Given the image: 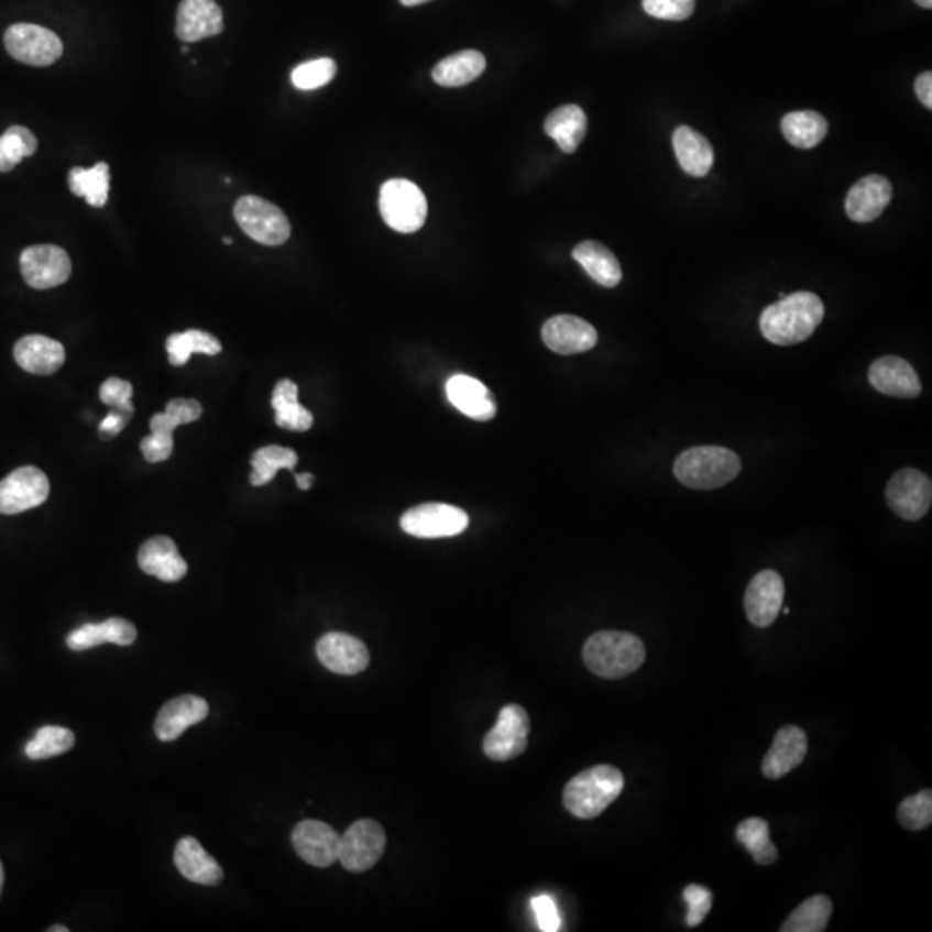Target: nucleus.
<instances>
[{"label":"nucleus","mask_w":932,"mask_h":932,"mask_svg":"<svg viewBox=\"0 0 932 932\" xmlns=\"http://www.w3.org/2000/svg\"><path fill=\"white\" fill-rule=\"evenodd\" d=\"M99 396L100 401L111 409L129 413V415L135 413V408L132 405L133 387L130 382L112 376V379H108L105 384L100 385Z\"/></svg>","instance_id":"obj_44"},{"label":"nucleus","mask_w":932,"mask_h":932,"mask_svg":"<svg viewBox=\"0 0 932 932\" xmlns=\"http://www.w3.org/2000/svg\"><path fill=\"white\" fill-rule=\"evenodd\" d=\"M572 256L601 287L613 288L621 284V263L606 245L594 241L581 242L573 249Z\"/></svg>","instance_id":"obj_30"},{"label":"nucleus","mask_w":932,"mask_h":932,"mask_svg":"<svg viewBox=\"0 0 932 932\" xmlns=\"http://www.w3.org/2000/svg\"><path fill=\"white\" fill-rule=\"evenodd\" d=\"M624 786V774L612 765L588 768L564 786V809L577 819H596L621 797Z\"/></svg>","instance_id":"obj_3"},{"label":"nucleus","mask_w":932,"mask_h":932,"mask_svg":"<svg viewBox=\"0 0 932 932\" xmlns=\"http://www.w3.org/2000/svg\"><path fill=\"white\" fill-rule=\"evenodd\" d=\"M382 220L399 233H415L427 221L428 205L420 187L405 178H393L381 187Z\"/></svg>","instance_id":"obj_5"},{"label":"nucleus","mask_w":932,"mask_h":932,"mask_svg":"<svg viewBox=\"0 0 932 932\" xmlns=\"http://www.w3.org/2000/svg\"><path fill=\"white\" fill-rule=\"evenodd\" d=\"M21 273L36 290L59 287L72 276V260L65 249L42 244L24 249L20 256Z\"/></svg>","instance_id":"obj_13"},{"label":"nucleus","mask_w":932,"mask_h":932,"mask_svg":"<svg viewBox=\"0 0 932 932\" xmlns=\"http://www.w3.org/2000/svg\"><path fill=\"white\" fill-rule=\"evenodd\" d=\"M223 12L215 0H182L176 12V35L184 42H199L223 32Z\"/></svg>","instance_id":"obj_19"},{"label":"nucleus","mask_w":932,"mask_h":932,"mask_svg":"<svg viewBox=\"0 0 932 932\" xmlns=\"http://www.w3.org/2000/svg\"><path fill=\"white\" fill-rule=\"evenodd\" d=\"M585 667L603 679H622L636 672L646 660L645 643L634 634L601 631L585 640Z\"/></svg>","instance_id":"obj_2"},{"label":"nucleus","mask_w":932,"mask_h":932,"mask_svg":"<svg viewBox=\"0 0 932 932\" xmlns=\"http://www.w3.org/2000/svg\"><path fill=\"white\" fill-rule=\"evenodd\" d=\"M175 865L190 882L217 886L223 880V868L200 846L196 837H182L175 848Z\"/></svg>","instance_id":"obj_26"},{"label":"nucleus","mask_w":932,"mask_h":932,"mask_svg":"<svg viewBox=\"0 0 932 932\" xmlns=\"http://www.w3.org/2000/svg\"><path fill=\"white\" fill-rule=\"evenodd\" d=\"M780 127L786 141L798 149L815 147L829 132L827 120L815 111L789 112L782 118Z\"/></svg>","instance_id":"obj_33"},{"label":"nucleus","mask_w":932,"mask_h":932,"mask_svg":"<svg viewBox=\"0 0 932 932\" xmlns=\"http://www.w3.org/2000/svg\"><path fill=\"white\" fill-rule=\"evenodd\" d=\"M741 472V458L731 449L700 446L680 452L673 475L680 484L698 491H712L733 482Z\"/></svg>","instance_id":"obj_4"},{"label":"nucleus","mask_w":932,"mask_h":932,"mask_svg":"<svg viewBox=\"0 0 932 932\" xmlns=\"http://www.w3.org/2000/svg\"><path fill=\"white\" fill-rule=\"evenodd\" d=\"M399 2L406 6V8H415V6L425 4V2H430V0H399Z\"/></svg>","instance_id":"obj_52"},{"label":"nucleus","mask_w":932,"mask_h":932,"mask_svg":"<svg viewBox=\"0 0 932 932\" xmlns=\"http://www.w3.org/2000/svg\"><path fill=\"white\" fill-rule=\"evenodd\" d=\"M530 719L520 704H506L497 715L496 725L484 739V753L491 760L508 761L527 749Z\"/></svg>","instance_id":"obj_10"},{"label":"nucleus","mask_w":932,"mask_h":932,"mask_svg":"<svg viewBox=\"0 0 932 932\" xmlns=\"http://www.w3.org/2000/svg\"><path fill=\"white\" fill-rule=\"evenodd\" d=\"M2 889H4V865L0 862V895H2Z\"/></svg>","instance_id":"obj_53"},{"label":"nucleus","mask_w":932,"mask_h":932,"mask_svg":"<svg viewBox=\"0 0 932 932\" xmlns=\"http://www.w3.org/2000/svg\"><path fill=\"white\" fill-rule=\"evenodd\" d=\"M449 403L464 417L487 421L496 417V401L493 393L469 375H454L446 384Z\"/></svg>","instance_id":"obj_23"},{"label":"nucleus","mask_w":932,"mask_h":932,"mask_svg":"<svg viewBox=\"0 0 932 932\" xmlns=\"http://www.w3.org/2000/svg\"><path fill=\"white\" fill-rule=\"evenodd\" d=\"M223 244L224 245H232V239H229V237H223Z\"/></svg>","instance_id":"obj_56"},{"label":"nucleus","mask_w":932,"mask_h":932,"mask_svg":"<svg viewBox=\"0 0 932 932\" xmlns=\"http://www.w3.org/2000/svg\"><path fill=\"white\" fill-rule=\"evenodd\" d=\"M51 493L47 475L36 467H21L0 481V513L18 515L44 505Z\"/></svg>","instance_id":"obj_12"},{"label":"nucleus","mask_w":932,"mask_h":932,"mask_svg":"<svg viewBox=\"0 0 932 932\" xmlns=\"http://www.w3.org/2000/svg\"><path fill=\"white\" fill-rule=\"evenodd\" d=\"M915 2H917V4L921 6V8H924V9H931L932 8V0H915Z\"/></svg>","instance_id":"obj_55"},{"label":"nucleus","mask_w":932,"mask_h":932,"mask_svg":"<svg viewBox=\"0 0 932 932\" xmlns=\"http://www.w3.org/2000/svg\"><path fill=\"white\" fill-rule=\"evenodd\" d=\"M809 752V739L803 728L786 725L774 737L772 746L765 755L761 770L767 779H780L803 764Z\"/></svg>","instance_id":"obj_20"},{"label":"nucleus","mask_w":932,"mask_h":932,"mask_svg":"<svg viewBox=\"0 0 932 932\" xmlns=\"http://www.w3.org/2000/svg\"><path fill=\"white\" fill-rule=\"evenodd\" d=\"M469 524L467 512L445 503L415 506L401 516V528L409 536L420 539L460 536L469 528Z\"/></svg>","instance_id":"obj_8"},{"label":"nucleus","mask_w":932,"mask_h":932,"mask_svg":"<svg viewBox=\"0 0 932 932\" xmlns=\"http://www.w3.org/2000/svg\"><path fill=\"white\" fill-rule=\"evenodd\" d=\"M833 915V901L825 895H815L804 900L782 924V932H822L827 929Z\"/></svg>","instance_id":"obj_36"},{"label":"nucleus","mask_w":932,"mask_h":932,"mask_svg":"<svg viewBox=\"0 0 932 932\" xmlns=\"http://www.w3.org/2000/svg\"><path fill=\"white\" fill-rule=\"evenodd\" d=\"M484 54L473 48L452 54L439 61L432 72L434 81L440 87L457 88L476 80L485 72Z\"/></svg>","instance_id":"obj_31"},{"label":"nucleus","mask_w":932,"mask_h":932,"mask_svg":"<svg viewBox=\"0 0 932 932\" xmlns=\"http://www.w3.org/2000/svg\"><path fill=\"white\" fill-rule=\"evenodd\" d=\"M69 929L65 928V925H53V928H48V932H68Z\"/></svg>","instance_id":"obj_54"},{"label":"nucleus","mask_w":932,"mask_h":932,"mask_svg":"<svg viewBox=\"0 0 932 932\" xmlns=\"http://www.w3.org/2000/svg\"><path fill=\"white\" fill-rule=\"evenodd\" d=\"M915 92L919 100L928 109H932V73H922L921 77L917 78Z\"/></svg>","instance_id":"obj_50"},{"label":"nucleus","mask_w":932,"mask_h":932,"mask_svg":"<svg viewBox=\"0 0 932 932\" xmlns=\"http://www.w3.org/2000/svg\"><path fill=\"white\" fill-rule=\"evenodd\" d=\"M868 382L880 394L912 399L922 393L921 379L903 358L882 357L868 369Z\"/></svg>","instance_id":"obj_18"},{"label":"nucleus","mask_w":932,"mask_h":932,"mask_svg":"<svg viewBox=\"0 0 932 932\" xmlns=\"http://www.w3.org/2000/svg\"><path fill=\"white\" fill-rule=\"evenodd\" d=\"M684 900L689 904L686 922H688L689 928H698L712 910V891L709 888H703V886L689 885L684 889Z\"/></svg>","instance_id":"obj_46"},{"label":"nucleus","mask_w":932,"mask_h":932,"mask_svg":"<svg viewBox=\"0 0 932 932\" xmlns=\"http://www.w3.org/2000/svg\"><path fill=\"white\" fill-rule=\"evenodd\" d=\"M208 713L209 704L205 698L184 694L168 701L157 713L156 725H154L157 739L165 743L178 739L190 725L205 721Z\"/></svg>","instance_id":"obj_22"},{"label":"nucleus","mask_w":932,"mask_h":932,"mask_svg":"<svg viewBox=\"0 0 932 932\" xmlns=\"http://www.w3.org/2000/svg\"><path fill=\"white\" fill-rule=\"evenodd\" d=\"M785 581L774 570L753 577L745 593V610L749 622L757 627H770L785 603Z\"/></svg>","instance_id":"obj_15"},{"label":"nucleus","mask_w":932,"mask_h":932,"mask_svg":"<svg viewBox=\"0 0 932 932\" xmlns=\"http://www.w3.org/2000/svg\"><path fill=\"white\" fill-rule=\"evenodd\" d=\"M542 340L557 354L570 357L591 351L597 344L593 325L572 315H557L542 325Z\"/></svg>","instance_id":"obj_17"},{"label":"nucleus","mask_w":932,"mask_h":932,"mask_svg":"<svg viewBox=\"0 0 932 932\" xmlns=\"http://www.w3.org/2000/svg\"><path fill=\"white\" fill-rule=\"evenodd\" d=\"M108 163H97L94 168H73L69 172L68 184L72 193L78 197H85L92 208H105L109 196Z\"/></svg>","instance_id":"obj_34"},{"label":"nucleus","mask_w":932,"mask_h":932,"mask_svg":"<svg viewBox=\"0 0 932 932\" xmlns=\"http://www.w3.org/2000/svg\"><path fill=\"white\" fill-rule=\"evenodd\" d=\"M673 151L680 168L691 176H706L712 169L715 153L706 136L691 127H679L673 132Z\"/></svg>","instance_id":"obj_28"},{"label":"nucleus","mask_w":932,"mask_h":932,"mask_svg":"<svg viewBox=\"0 0 932 932\" xmlns=\"http://www.w3.org/2000/svg\"><path fill=\"white\" fill-rule=\"evenodd\" d=\"M898 821L909 831H922L932 822V791L917 792L913 797L904 798L898 807Z\"/></svg>","instance_id":"obj_43"},{"label":"nucleus","mask_w":932,"mask_h":932,"mask_svg":"<svg viewBox=\"0 0 932 932\" xmlns=\"http://www.w3.org/2000/svg\"><path fill=\"white\" fill-rule=\"evenodd\" d=\"M136 628L132 622L124 618H108L100 624H85L73 631L66 639L72 651H87L96 646L112 643L118 646H130L135 643Z\"/></svg>","instance_id":"obj_27"},{"label":"nucleus","mask_w":932,"mask_h":932,"mask_svg":"<svg viewBox=\"0 0 932 932\" xmlns=\"http://www.w3.org/2000/svg\"><path fill=\"white\" fill-rule=\"evenodd\" d=\"M139 567L147 575L163 582H178L187 575V561L180 557L173 539L166 536L151 537L139 551Z\"/></svg>","instance_id":"obj_24"},{"label":"nucleus","mask_w":932,"mask_h":932,"mask_svg":"<svg viewBox=\"0 0 932 932\" xmlns=\"http://www.w3.org/2000/svg\"><path fill=\"white\" fill-rule=\"evenodd\" d=\"M233 217L245 235L263 245H282L290 237V223L278 206L256 196L237 200Z\"/></svg>","instance_id":"obj_6"},{"label":"nucleus","mask_w":932,"mask_h":932,"mask_svg":"<svg viewBox=\"0 0 932 932\" xmlns=\"http://www.w3.org/2000/svg\"><path fill=\"white\" fill-rule=\"evenodd\" d=\"M202 417V406L199 401L176 397L169 401L165 413H157L151 418V432L169 434L180 425L193 424Z\"/></svg>","instance_id":"obj_41"},{"label":"nucleus","mask_w":932,"mask_h":932,"mask_svg":"<svg viewBox=\"0 0 932 932\" xmlns=\"http://www.w3.org/2000/svg\"><path fill=\"white\" fill-rule=\"evenodd\" d=\"M313 481H315V476L311 473H300V475H296L297 487L300 491H308L313 485Z\"/></svg>","instance_id":"obj_51"},{"label":"nucleus","mask_w":932,"mask_h":932,"mask_svg":"<svg viewBox=\"0 0 932 932\" xmlns=\"http://www.w3.org/2000/svg\"><path fill=\"white\" fill-rule=\"evenodd\" d=\"M545 132L557 142L567 154L575 153L588 132V117L584 109L575 105H564L546 118Z\"/></svg>","instance_id":"obj_29"},{"label":"nucleus","mask_w":932,"mask_h":932,"mask_svg":"<svg viewBox=\"0 0 932 932\" xmlns=\"http://www.w3.org/2000/svg\"><path fill=\"white\" fill-rule=\"evenodd\" d=\"M892 187L888 178L868 175L856 182L846 197V215L856 223H868L879 218L891 202Z\"/></svg>","instance_id":"obj_21"},{"label":"nucleus","mask_w":932,"mask_h":932,"mask_svg":"<svg viewBox=\"0 0 932 932\" xmlns=\"http://www.w3.org/2000/svg\"><path fill=\"white\" fill-rule=\"evenodd\" d=\"M317 657L325 669L339 676H357L370 665V651L363 640L344 633L321 636L317 643Z\"/></svg>","instance_id":"obj_14"},{"label":"nucleus","mask_w":932,"mask_h":932,"mask_svg":"<svg viewBox=\"0 0 932 932\" xmlns=\"http://www.w3.org/2000/svg\"><path fill=\"white\" fill-rule=\"evenodd\" d=\"M694 0H643L649 17L665 21H684L694 12Z\"/></svg>","instance_id":"obj_45"},{"label":"nucleus","mask_w":932,"mask_h":932,"mask_svg":"<svg viewBox=\"0 0 932 932\" xmlns=\"http://www.w3.org/2000/svg\"><path fill=\"white\" fill-rule=\"evenodd\" d=\"M824 313L821 297L812 293H794L765 308L760 330L772 344H800L815 332Z\"/></svg>","instance_id":"obj_1"},{"label":"nucleus","mask_w":932,"mask_h":932,"mask_svg":"<svg viewBox=\"0 0 932 932\" xmlns=\"http://www.w3.org/2000/svg\"><path fill=\"white\" fill-rule=\"evenodd\" d=\"M173 437L169 434L151 432V436L145 437L141 442V451L149 463H163L172 457Z\"/></svg>","instance_id":"obj_47"},{"label":"nucleus","mask_w":932,"mask_h":932,"mask_svg":"<svg viewBox=\"0 0 932 932\" xmlns=\"http://www.w3.org/2000/svg\"><path fill=\"white\" fill-rule=\"evenodd\" d=\"M737 840L753 855L758 865H772L779 858L776 845L770 841V827L767 821L752 816L737 825Z\"/></svg>","instance_id":"obj_37"},{"label":"nucleus","mask_w":932,"mask_h":932,"mask_svg":"<svg viewBox=\"0 0 932 932\" xmlns=\"http://www.w3.org/2000/svg\"><path fill=\"white\" fill-rule=\"evenodd\" d=\"M14 360L24 372L53 375L65 364L66 351L57 340L45 336H26L14 346Z\"/></svg>","instance_id":"obj_25"},{"label":"nucleus","mask_w":932,"mask_h":932,"mask_svg":"<svg viewBox=\"0 0 932 932\" xmlns=\"http://www.w3.org/2000/svg\"><path fill=\"white\" fill-rule=\"evenodd\" d=\"M75 745V734L59 725H45L36 731L35 737L30 741L24 753L30 760H45V758L57 757L69 752Z\"/></svg>","instance_id":"obj_39"},{"label":"nucleus","mask_w":932,"mask_h":932,"mask_svg":"<svg viewBox=\"0 0 932 932\" xmlns=\"http://www.w3.org/2000/svg\"><path fill=\"white\" fill-rule=\"evenodd\" d=\"M293 845L297 855L313 867H330L339 860V833L325 822H299L293 831Z\"/></svg>","instance_id":"obj_16"},{"label":"nucleus","mask_w":932,"mask_h":932,"mask_svg":"<svg viewBox=\"0 0 932 932\" xmlns=\"http://www.w3.org/2000/svg\"><path fill=\"white\" fill-rule=\"evenodd\" d=\"M296 451L282 446H266V448L257 449L253 454V473H251V484L261 487V485L270 484L275 479L276 472L282 469L294 470L297 464Z\"/></svg>","instance_id":"obj_38"},{"label":"nucleus","mask_w":932,"mask_h":932,"mask_svg":"<svg viewBox=\"0 0 932 932\" xmlns=\"http://www.w3.org/2000/svg\"><path fill=\"white\" fill-rule=\"evenodd\" d=\"M886 500L892 512L903 520H921L931 508V479L921 470H900L891 476L886 487Z\"/></svg>","instance_id":"obj_11"},{"label":"nucleus","mask_w":932,"mask_h":932,"mask_svg":"<svg viewBox=\"0 0 932 932\" xmlns=\"http://www.w3.org/2000/svg\"><path fill=\"white\" fill-rule=\"evenodd\" d=\"M533 909L536 912L537 924L542 932L560 931L561 919L558 913L557 903L551 897H536L533 900Z\"/></svg>","instance_id":"obj_48"},{"label":"nucleus","mask_w":932,"mask_h":932,"mask_svg":"<svg viewBox=\"0 0 932 932\" xmlns=\"http://www.w3.org/2000/svg\"><path fill=\"white\" fill-rule=\"evenodd\" d=\"M39 147L36 136L24 127H11L0 136V173L17 168L24 157L33 156Z\"/></svg>","instance_id":"obj_40"},{"label":"nucleus","mask_w":932,"mask_h":932,"mask_svg":"<svg viewBox=\"0 0 932 932\" xmlns=\"http://www.w3.org/2000/svg\"><path fill=\"white\" fill-rule=\"evenodd\" d=\"M337 65L336 61L330 57H321V59L308 61L303 65L297 66L293 72V85L299 90H317L330 84L336 77Z\"/></svg>","instance_id":"obj_42"},{"label":"nucleus","mask_w":932,"mask_h":932,"mask_svg":"<svg viewBox=\"0 0 932 932\" xmlns=\"http://www.w3.org/2000/svg\"><path fill=\"white\" fill-rule=\"evenodd\" d=\"M384 827L372 819H361L354 822L340 836L339 860L349 873H366L385 852Z\"/></svg>","instance_id":"obj_9"},{"label":"nucleus","mask_w":932,"mask_h":932,"mask_svg":"<svg viewBox=\"0 0 932 932\" xmlns=\"http://www.w3.org/2000/svg\"><path fill=\"white\" fill-rule=\"evenodd\" d=\"M299 388L293 381L284 379L273 388L272 406L275 409L276 425L293 432H306L313 427L311 412L300 405Z\"/></svg>","instance_id":"obj_32"},{"label":"nucleus","mask_w":932,"mask_h":932,"mask_svg":"<svg viewBox=\"0 0 932 932\" xmlns=\"http://www.w3.org/2000/svg\"><path fill=\"white\" fill-rule=\"evenodd\" d=\"M132 417L133 415H129V413L111 409L108 417L100 421V437H102V439H112V437H117L118 434L123 432V428L127 427V424H129L130 418Z\"/></svg>","instance_id":"obj_49"},{"label":"nucleus","mask_w":932,"mask_h":932,"mask_svg":"<svg viewBox=\"0 0 932 932\" xmlns=\"http://www.w3.org/2000/svg\"><path fill=\"white\" fill-rule=\"evenodd\" d=\"M166 351L173 366H184L196 352L215 357L221 352V344L220 340L211 333L202 332V330H187V332L169 336L166 340Z\"/></svg>","instance_id":"obj_35"},{"label":"nucleus","mask_w":932,"mask_h":932,"mask_svg":"<svg viewBox=\"0 0 932 932\" xmlns=\"http://www.w3.org/2000/svg\"><path fill=\"white\" fill-rule=\"evenodd\" d=\"M6 48L23 65L51 66L63 56V42L56 33L39 24H12L4 35Z\"/></svg>","instance_id":"obj_7"}]
</instances>
